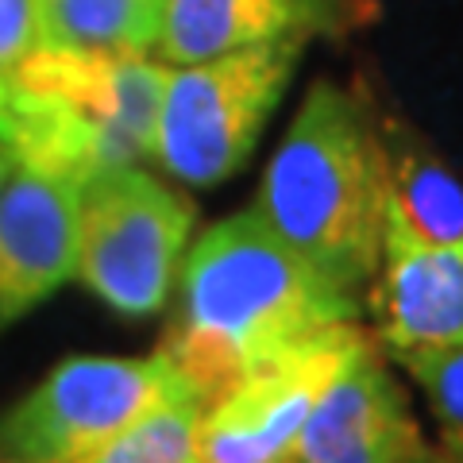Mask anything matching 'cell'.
I'll return each instance as SVG.
<instances>
[{"label": "cell", "mask_w": 463, "mask_h": 463, "mask_svg": "<svg viewBox=\"0 0 463 463\" xmlns=\"http://www.w3.org/2000/svg\"><path fill=\"white\" fill-rule=\"evenodd\" d=\"M386 197V136L371 105L336 81H317L270 158L251 213L317 274L367 306L383 259Z\"/></svg>", "instance_id": "cell-2"}, {"label": "cell", "mask_w": 463, "mask_h": 463, "mask_svg": "<svg viewBox=\"0 0 463 463\" xmlns=\"http://www.w3.org/2000/svg\"><path fill=\"white\" fill-rule=\"evenodd\" d=\"M390 197L386 209L398 221L437 248H463V182L429 147L405 132H390Z\"/></svg>", "instance_id": "cell-12"}, {"label": "cell", "mask_w": 463, "mask_h": 463, "mask_svg": "<svg viewBox=\"0 0 463 463\" xmlns=\"http://www.w3.org/2000/svg\"><path fill=\"white\" fill-rule=\"evenodd\" d=\"M359 317L364 301L317 274L248 209L194 243L163 355L182 394L205 413L251 371Z\"/></svg>", "instance_id": "cell-1"}, {"label": "cell", "mask_w": 463, "mask_h": 463, "mask_svg": "<svg viewBox=\"0 0 463 463\" xmlns=\"http://www.w3.org/2000/svg\"><path fill=\"white\" fill-rule=\"evenodd\" d=\"M182 394L163 352L70 355L0 417V463H58Z\"/></svg>", "instance_id": "cell-6"}, {"label": "cell", "mask_w": 463, "mask_h": 463, "mask_svg": "<svg viewBox=\"0 0 463 463\" xmlns=\"http://www.w3.org/2000/svg\"><path fill=\"white\" fill-rule=\"evenodd\" d=\"M194 216L147 170L100 174L78 194V279L120 317L158 313L182 274Z\"/></svg>", "instance_id": "cell-5"}, {"label": "cell", "mask_w": 463, "mask_h": 463, "mask_svg": "<svg viewBox=\"0 0 463 463\" xmlns=\"http://www.w3.org/2000/svg\"><path fill=\"white\" fill-rule=\"evenodd\" d=\"M163 90V62L39 47L0 74V151L8 163L81 190L151 158Z\"/></svg>", "instance_id": "cell-3"}, {"label": "cell", "mask_w": 463, "mask_h": 463, "mask_svg": "<svg viewBox=\"0 0 463 463\" xmlns=\"http://www.w3.org/2000/svg\"><path fill=\"white\" fill-rule=\"evenodd\" d=\"M47 47L43 35V0H0V74Z\"/></svg>", "instance_id": "cell-16"}, {"label": "cell", "mask_w": 463, "mask_h": 463, "mask_svg": "<svg viewBox=\"0 0 463 463\" xmlns=\"http://www.w3.org/2000/svg\"><path fill=\"white\" fill-rule=\"evenodd\" d=\"M197 425L201 405H194L185 394H174L116 437L58 463H194Z\"/></svg>", "instance_id": "cell-14"}, {"label": "cell", "mask_w": 463, "mask_h": 463, "mask_svg": "<svg viewBox=\"0 0 463 463\" xmlns=\"http://www.w3.org/2000/svg\"><path fill=\"white\" fill-rule=\"evenodd\" d=\"M166 0H43L47 47L136 54L158 51Z\"/></svg>", "instance_id": "cell-13"}, {"label": "cell", "mask_w": 463, "mask_h": 463, "mask_svg": "<svg viewBox=\"0 0 463 463\" xmlns=\"http://www.w3.org/2000/svg\"><path fill=\"white\" fill-rule=\"evenodd\" d=\"M425 452L410 402L367 340L317 398L286 463H405Z\"/></svg>", "instance_id": "cell-8"}, {"label": "cell", "mask_w": 463, "mask_h": 463, "mask_svg": "<svg viewBox=\"0 0 463 463\" xmlns=\"http://www.w3.org/2000/svg\"><path fill=\"white\" fill-rule=\"evenodd\" d=\"M5 174H8V158H5V151H0V190H5Z\"/></svg>", "instance_id": "cell-19"}, {"label": "cell", "mask_w": 463, "mask_h": 463, "mask_svg": "<svg viewBox=\"0 0 463 463\" xmlns=\"http://www.w3.org/2000/svg\"><path fill=\"white\" fill-rule=\"evenodd\" d=\"M379 16V0H166L163 66H194L267 43L340 39Z\"/></svg>", "instance_id": "cell-9"}, {"label": "cell", "mask_w": 463, "mask_h": 463, "mask_svg": "<svg viewBox=\"0 0 463 463\" xmlns=\"http://www.w3.org/2000/svg\"><path fill=\"white\" fill-rule=\"evenodd\" d=\"M301 51V43H267L194 66H166L151 147L158 166L185 185L228 182L251 158Z\"/></svg>", "instance_id": "cell-4"}, {"label": "cell", "mask_w": 463, "mask_h": 463, "mask_svg": "<svg viewBox=\"0 0 463 463\" xmlns=\"http://www.w3.org/2000/svg\"><path fill=\"white\" fill-rule=\"evenodd\" d=\"M405 463H437V452H432V448H429L425 456H417V459H405Z\"/></svg>", "instance_id": "cell-18"}, {"label": "cell", "mask_w": 463, "mask_h": 463, "mask_svg": "<svg viewBox=\"0 0 463 463\" xmlns=\"http://www.w3.org/2000/svg\"><path fill=\"white\" fill-rule=\"evenodd\" d=\"M398 364L425 390L448 452H463V344L398 355Z\"/></svg>", "instance_id": "cell-15"}, {"label": "cell", "mask_w": 463, "mask_h": 463, "mask_svg": "<svg viewBox=\"0 0 463 463\" xmlns=\"http://www.w3.org/2000/svg\"><path fill=\"white\" fill-rule=\"evenodd\" d=\"M78 194L8 163L0 190V332L78 274Z\"/></svg>", "instance_id": "cell-10"}, {"label": "cell", "mask_w": 463, "mask_h": 463, "mask_svg": "<svg viewBox=\"0 0 463 463\" xmlns=\"http://www.w3.org/2000/svg\"><path fill=\"white\" fill-rule=\"evenodd\" d=\"M367 301L379 344L394 359L463 344V248L425 243L386 209L383 259Z\"/></svg>", "instance_id": "cell-11"}, {"label": "cell", "mask_w": 463, "mask_h": 463, "mask_svg": "<svg viewBox=\"0 0 463 463\" xmlns=\"http://www.w3.org/2000/svg\"><path fill=\"white\" fill-rule=\"evenodd\" d=\"M437 463H463V452H448V448H440V452H437Z\"/></svg>", "instance_id": "cell-17"}, {"label": "cell", "mask_w": 463, "mask_h": 463, "mask_svg": "<svg viewBox=\"0 0 463 463\" xmlns=\"http://www.w3.org/2000/svg\"><path fill=\"white\" fill-rule=\"evenodd\" d=\"M367 340L359 325H336L251 371L201 413L194 463H286L317 398Z\"/></svg>", "instance_id": "cell-7"}]
</instances>
